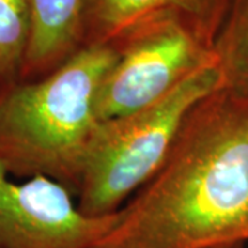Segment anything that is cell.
I'll return each instance as SVG.
<instances>
[{"label": "cell", "mask_w": 248, "mask_h": 248, "mask_svg": "<svg viewBox=\"0 0 248 248\" xmlns=\"http://www.w3.org/2000/svg\"><path fill=\"white\" fill-rule=\"evenodd\" d=\"M248 243V95L218 87L186 117L161 169L91 248Z\"/></svg>", "instance_id": "6da1fadb"}, {"label": "cell", "mask_w": 248, "mask_h": 248, "mask_svg": "<svg viewBox=\"0 0 248 248\" xmlns=\"http://www.w3.org/2000/svg\"><path fill=\"white\" fill-rule=\"evenodd\" d=\"M116 47L84 46L40 79L0 97V164L18 177H47L73 196L98 124L97 98Z\"/></svg>", "instance_id": "7a4b0ae2"}, {"label": "cell", "mask_w": 248, "mask_h": 248, "mask_svg": "<svg viewBox=\"0 0 248 248\" xmlns=\"http://www.w3.org/2000/svg\"><path fill=\"white\" fill-rule=\"evenodd\" d=\"M221 86L211 63L157 102L98 124L75 193L80 211L117 213L161 169L192 109Z\"/></svg>", "instance_id": "3957f363"}, {"label": "cell", "mask_w": 248, "mask_h": 248, "mask_svg": "<svg viewBox=\"0 0 248 248\" xmlns=\"http://www.w3.org/2000/svg\"><path fill=\"white\" fill-rule=\"evenodd\" d=\"M112 45L116 58L97 98L99 122L149 107L193 73L215 63L211 46L169 13L135 24Z\"/></svg>", "instance_id": "277c9868"}, {"label": "cell", "mask_w": 248, "mask_h": 248, "mask_svg": "<svg viewBox=\"0 0 248 248\" xmlns=\"http://www.w3.org/2000/svg\"><path fill=\"white\" fill-rule=\"evenodd\" d=\"M68 187L47 177L13 182L0 164V248H91L119 221L83 214Z\"/></svg>", "instance_id": "5b68a950"}, {"label": "cell", "mask_w": 248, "mask_h": 248, "mask_svg": "<svg viewBox=\"0 0 248 248\" xmlns=\"http://www.w3.org/2000/svg\"><path fill=\"white\" fill-rule=\"evenodd\" d=\"M232 0H89L83 47L112 43L146 18L169 13L179 17L213 48Z\"/></svg>", "instance_id": "8992f818"}, {"label": "cell", "mask_w": 248, "mask_h": 248, "mask_svg": "<svg viewBox=\"0 0 248 248\" xmlns=\"http://www.w3.org/2000/svg\"><path fill=\"white\" fill-rule=\"evenodd\" d=\"M89 0H31L32 29L21 81L40 79L83 47Z\"/></svg>", "instance_id": "52a82bcc"}, {"label": "cell", "mask_w": 248, "mask_h": 248, "mask_svg": "<svg viewBox=\"0 0 248 248\" xmlns=\"http://www.w3.org/2000/svg\"><path fill=\"white\" fill-rule=\"evenodd\" d=\"M222 86L248 95V0H232L214 39Z\"/></svg>", "instance_id": "ba28073f"}, {"label": "cell", "mask_w": 248, "mask_h": 248, "mask_svg": "<svg viewBox=\"0 0 248 248\" xmlns=\"http://www.w3.org/2000/svg\"><path fill=\"white\" fill-rule=\"evenodd\" d=\"M31 29V0H0V97L21 81Z\"/></svg>", "instance_id": "9c48e42d"}, {"label": "cell", "mask_w": 248, "mask_h": 248, "mask_svg": "<svg viewBox=\"0 0 248 248\" xmlns=\"http://www.w3.org/2000/svg\"><path fill=\"white\" fill-rule=\"evenodd\" d=\"M214 248H246V244L244 243H239V244H229V246H221V247Z\"/></svg>", "instance_id": "30bf717a"}]
</instances>
